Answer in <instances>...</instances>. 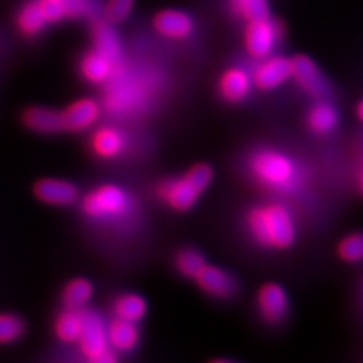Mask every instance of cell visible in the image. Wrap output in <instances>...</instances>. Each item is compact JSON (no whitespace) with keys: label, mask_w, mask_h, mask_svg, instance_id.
Masks as SVG:
<instances>
[{"label":"cell","mask_w":363,"mask_h":363,"mask_svg":"<svg viewBox=\"0 0 363 363\" xmlns=\"http://www.w3.org/2000/svg\"><path fill=\"white\" fill-rule=\"evenodd\" d=\"M247 227L253 240L267 248L283 250L295 241L292 215L279 203L253 208L247 215Z\"/></svg>","instance_id":"obj_1"},{"label":"cell","mask_w":363,"mask_h":363,"mask_svg":"<svg viewBox=\"0 0 363 363\" xmlns=\"http://www.w3.org/2000/svg\"><path fill=\"white\" fill-rule=\"evenodd\" d=\"M250 172L257 184L274 192H291L298 182V169L281 152L264 149L250 159Z\"/></svg>","instance_id":"obj_2"},{"label":"cell","mask_w":363,"mask_h":363,"mask_svg":"<svg viewBox=\"0 0 363 363\" xmlns=\"http://www.w3.org/2000/svg\"><path fill=\"white\" fill-rule=\"evenodd\" d=\"M132 209L128 192L117 185H101L93 189L82 201L86 217L99 221L120 220Z\"/></svg>","instance_id":"obj_3"},{"label":"cell","mask_w":363,"mask_h":363,"mask_svg":"<svg viewBox=\"0 0 363 363\" xmlns=\"http://www.w3.org/2000/svg\"><path fill=\"white\" fill-rule=\"evenodd\" d=\"M76 342L81 353L93 363H112L117 357L109 345L106 325L96 312H84V325Z\"/></svg>","instance_id":"obj_4"},{"label":"cell","mask_w":363,"mask_h":363,"mask_svg":"<svg viewBox=\"0 0 363 363\" xmlns=\"http://www.w3.org/2000/svg\"><path fill=\"white\" fill-rule=\"evenodd\" d=\"M281 37V26L269 17L247 21L244 30V45L253 60H265L274 50Z\"/></svg>","instance_id":"obj_5"},{"label":"cell","mask_w":363,"mask_h":363,"mask_svg":"<svg viewBox=\"0 0 363 363\" xmlns=\"http://www.w3.org/2000/svg\"><path fill=\"white\" fill-rule=\"evenodd\" d=\"M292 74L291 77L306 94L315 99H324L328 94V85L318 65L306 55H297L291 60Z\"/></svg>","instance_id":"obj_6"},{"label":"cell","mask_w":363,"mask_h":363,"mask_svg":"<svg viewBox=\"0 0 363 363\" xmlns=\"http://www.w3.org/2000/svg\"><path fill=\"white\" fill-rule=\"evenodd\" d=\"M292 74V62L285 56H268L260 60L252 76L253 84L260 89H274L285 84Z\"/></svg>","instance_id":"obj_7"},{"label":"cell","mask_w":363,"mask_h":363,"mask_svg":"<svg viewBox=\"0 0 363 363\" xmlns=\"http://www.w3.org/2000/svg\"><path fill=\"white\" fill-rule=\"evenodd\" d=\"M153 29L165 38L184 40L194 30V20L180 9H162L153 17Z\"/></svg>","instance_id":"obj_8"},{"label":"cell","mask_w":363,"mask_h":363,"mask_svg":"<svg viewBox=\"0 0 363 363\" xmlns=\"http://www.w3.org/2000/svg\"><path fill=\"white\" fill-rule=\"evenodd\" d=\"M257 308L267 323L279 324L289 311L286 292L277 283H267L257 294Z\"/></svg>","instance_id":"obj_9"},{"label":"cell","mask_w":363,"mask_h":363,"mask_svg":"<svg viewBox=\"0 0 363 363\" xmlns=\"http://www.w3.org/2000/svg\"><path fill=\"white\" fill-rule=\"evenodd\" d=\"M157 194L169 208L179 212H184L194 206L200 192L192 186L184 176L165 180L164 184L159 185Z\"/></svg>","instance_id":"obj_10"},{"label":"cell","mask_w":363,"mask_h":363,"mask_svg":"<svg viewBox=\"0 0 363 363\" xmlns=\"http://www.w3.org/2000/svg\"><path fill=\"white\" fill-rule=\"evenodd\" d=\"M100 116V106L93 99H81L61 112L62 129L68 132H82L93 126Z\"/></svg>","instance_id":"obj_11"},{"label":"cell","mask_w":363,"mask_h":363,"mask_svg":"<svg viewBox=\"0 0 363 363\" xmlns=\"http://www.w3.org/2000/svg\"><path fill=\"white\" fill-rule=\"evenodd\" d=\"M38 200L52 206H68L77 199V188L67 180L41 179L33 186Z\"/></svg>","instance_id":"obj_12"},{"label":"cell","mask_w":363,"mask_h":363,"mask_svg":"<svg viewBox=\"0 0 363 363\" xmlns=\"http://www.w3.org/2000/svg\"><path fill=\"white\" fill-rule=\"evenodd\" d=\"M199 286L215 298H230L236 291V281L221 268L206 265L196 277Z\"/></svg>","instance_id":"obj_13"},{"label":"cell","mask_w":363,"mask_h":363,"mask_svg":"<svg viewBox=\"0 0 363 363\" xmlns=\"http://www.w3.org/2000/svg\"><path fill=\"white\" fill-rule=\"evenodd\" d=\"M253 79L240 67L227 70L220 79V94L229 104H240L252 89Z\"/></svg>","instance_id":"obj_14"},{"label":"cell","mask_w":363,"mask_h":363,"mask_svg":"<svg viewBox=\"0 0 363 363\" xmlns=\"http://www.w3.org/2000/svg\"><path fill=\"white\" fill-rule=\"evenodd\" d=\"M117 70V64H113L105 55L96 49L88 52L81 61V73L89 84L100 85L109 82V79Z\"/></svg>","instance_id":"obj_15"},{"label":"cell","mask_w":363,"mask_h":363,"mask_svg":"<svg viewBox=\"0 0 363 363\" xmlns=\"http://www.w3.org/2000/svg\"><path fill=\"white\" fill-rule=\"evenodd\" d=\"M91 37H93L94 49L105 55L113 64H118L121 60V41L113 30L111 23L106 20L96 21L93 28H91Z\"/></svg>","instance_id":"obj_16"},{"label":"cell","mask_w":363,"mask_h":363,"mask_svg":"<svg viewBox=\"0 0 363 363\" xmlns=\"http://www.w3.org/2000/svg\"><path fill=\"white\" fill-rule=\"evenodd\" d=\"M108 332V340L112 350L121 351V353H129L136 344H138L140 333L133 321L121 320V318H116L111 321V324L106 327Z\"/></svg>","instance_id":"obj_17"},{"label":"cell","mask_w":363,"mask_h":363,"mask_svg":"<svg viewBox=\"0 0 363 363\" xmlns=\"http://www.w3.org/2000/svg\"><path fill=\"white\" fill-rule=\"evenodd\" d=\"M23 123L30 130L40 133H58L64 130L61 112L43 106H32L26 109L23 113Z\"/></svg>","instance_id":"obj_18"},{"label":"cell","mask_w":363,"mask_h":363,"mask_svg":"<svg viewBox=\"0 0 363 363\" xmlns=\"http://www.w3.org/2000/svg\"><path fill=\"white\" fill-rule=\"evenodd\" d=\"M124 145H126V140L124 135L112 126H104L94 132L93 138H91V149L99 156L104 159H112L118 156Z\"/></svg>","instance_id":"obj_19"},{"label":"cell","mask_w":363,"mask_h":363,"mask_svg":"<svg viewBox=\"0 0 363 363\" xmlns=\"http://www.w3.org/2000/svg\"><path fill=\"white\" fill-rule=\"evenodd\" d=\"M84 325V312L81 309H68L58 315L55 321V333L64 342H76Z\"/></svg>","instance_id":"obj_20"},{"label":"cell","mask_w":363,"mask_h":363,"mask_svg":"<svg viewBox=\"0 0 363 363\" xmlns=\"http://www.w3.org/2000/svg\"><path fill=\"white\" fill-rule=\"evenodd\" d=\"M308 124L315 133H327L336 128L337 112L327 101H318L308 113Z\"/></svg>","instance_id":"obj_21"},{"label":"cell","mask_w":363,"mask_h":363,"mask_svg":"<svg viewBox=\"0 0 363 363\" xmlns=\"http://www.w3.org/2000/svg\"><path fill=\"white\" fill-rule=\"evenodd\" d=\"M113 312L117 318L128 321H140L147 312V303L138 294H124L113 304Z\"/></svg>","instance_id":"obj_22"},{"label":"cell","mask_w":363,"mask_h":363,"mask_svg":"<svg viewBox=\"0 0 363 363\" xmlns=\"http://www.w3.org/2000/svg\"><path fill=\"white\" fill-rule=\"evenodd\" d=\"M45 25H48V21H45L41 13L38 2H29L20 9V13L17 16V26L21 33H25V35L29 37L37 35V33H40L44 29Z\"/></svg>","instance_id":"obj_23"},{"label":"cell","mask_w":363,"mask_h":363,"mask_svg":"<svg viewBox=\"0 0 363 363\" xmlns=\"http://www.w3.org/2000/svg\"><path fill=\"white\" fill-rule=\"evenodd\" d=\"M93 297V285L86 279H74L64 288L62 301L68 309H81Z\"/></svg>","instance_id":"obj_24"},{"label":"cell","mask_w":363,"mask_h":363,"mask_svg":"<svg viewBox=\"0 0 363 363\" xmlns=\"http://www.w3.org/2000/svg\"><path fill=\"white\" fill-rule=\"evenodd\" d=\"M232 11L245 21L269 17L268 0H230Z\"/></svg>","instance_id":"obj_25"},{"label":"cell","mask_w":363,"mask_h":363,"mask_svg":"<svg viewBox=\"0 0 363 363\" xmlns=\"http://www.w3.org/2000/svg\"><path fill=\"white\" fill-rule=\"evenodd\" d=\"M176 267L180 274H184L188 279H196L200 271L206 267L203 256L194 248H185L176 257Z\"/></svg>","instance_id":"obj_26"},{"label":"cell","mask_w":363,"mask_h":363,"mask_svg":"<svg viewBox=\"0 0 363 363\" xmlns=\"http://www.w3.org/2000/svg\"><path fill=\"white\" fill-rule=\"evenodd\" d=\"M135 0H106L104 8V20L111 25H120L132 14Z\"/></svg>","instance_id":"obj_27"},{"label":"cell","mask_w":363,"mask_h":363,"mask_svg":"<svg viewBox=\"0 0 363 363\" xmlns=\"http://www.w3.org/2000/svg\"><path fill=\"white\" fill-rule=\"evenodd\" d=\"M25 332V323L21 318L11 313L0 315V344H8L17 340Z\"/></svg>","instance_id":"obj_28"},{"label":"cell","mask_w":363,"mask_h":363,"mask_svg":"<svg viewBox=\"0 0 363 363\" xmlns=\"http://www.w3.org/2000/svg\"><path fill=\"white\" fill-rule=\"evenodd\" d=\"M339 256L347 262H359L363 259V233H353L339 244Z\"/></svg>","instance_id":"obj_29"},{"label":"cell","mask_w":363,"mask_h":363,"mask_svg":"<svg viewBox=\"0 0 363 363\" xmlns=\"http://www.w3.org/2000/svg\"><path fill=\"white\" fill-rule=\"evenodd\" d=\"M185 177H186L189 184L194 186L201 194V192L211 185L212 177H213V172L208 164H197V165L191 167L188 169V173L185 174Z\"/></svg>","instance_id":"obj_30"},{"label":"cell","mask_w":363,"mask_h":363,"mask_svg":"<svg viewBox=\"0 0 363 363\" xmlns=\"http://www.w3.org/2000/svg\"><path fill=\"white\" fill-rule=\"evenodd\" d=\"M38 4L48 23H58L67 17L62 0H40Z\"/></svg>","instance_id":"obj_31"},{"label":"cell","mask_w":363,"mask_h":363,"mask_svg":"<svg viewBox=\"0 0 363 363\" xmlns=\"http://www.w3.org/2000/svg\"><path fill=\"white\" fill-rule=\"evenodd\" d=\"M62 2L68 18H76L88 13V0H62Z\"/></svg>","instance_id":"obj_32"},{"label":"cell","mask_w":363,"mask_h":363,"mask_svg":"<svg viewBox=\"0 0 363 363\" xmlns=\"http://www.w3.org/2000/svg\"><path fill=\"white\" fill-rule=\"evenodd\" d=\"M357 112H359V117L363 120V101H362V104L359 105V109H357Z\"/></svg>","instance_id":"obj_33"},{"label":"cell","mask_w":363,"mask_h":363,"mask_svg":"<svg viewBox=\"0 0 363 363\" xmlns=\"http://www.w3.org/2000/svg\"><path fill=\"white\" fill-rule=\"evenodd\" d=\"M360 188H362V191H363V174H362V177H360Z\"/></svg>","instance_id":"obj_34"}]
</instances>
